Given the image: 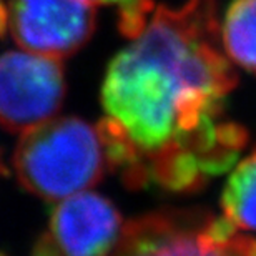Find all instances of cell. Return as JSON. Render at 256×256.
<instances>
[{
    "label": "cell",
    "mask_w": 256,
    "mask_h": 256,
    "mask_svg": "<svg viewBox=\"0 0 256 256\" xmlns=\"http://www.w3.org/2000/svg\"><path fill=\"white\" fill-rule=\"evenodd\" d=\"M238 84L218 45L216 0L158 5L135 42L115 55L102 105L145 152L182 142L220 116Z\"/></svg>",
    "instance_id": "1"
},
{
    "label": "cell",
    "mask_w": 256,
    "mask_h": 256,
    "mask_svg": "<svg viewBox=\"0 0 256 256\" xmlns=\"http://www.w3.org/2000/svg\"><path fill=\"white\" fill-rule=\"evenodd\" d=\"M12 163L24 190L47 202L95 186L108 168L96 126L78 116L52 118L25 132Z\"/></svg>",
    "instance_id": "2"
},
{
    "label": "cell",
    "mask_w": 256,
    "mask_h": 256,
    "mask_svg": "<svg viewBox=\"0 0 256 256\" xmlns=\"http://www.w3.org/2000/svg\"><path fill=\"white\" fill-rule=\"evenodd\" d=\"M112 256H256V238L240 234L224 214L160 210L125 223Z\"/></svg>",
    "instance_id": "3"
},
{
    "label": "cell",
    "mask_w": 256,
    "mask_h": 256,
    "mask_svg": "<svg viewBox=\"0 0 256 256\" xmlns=\"http://www.w3.org/2000/svg\"><path fill=\"white\" fill-rule=\"evenodd\" d=\"M64 66L32 52L0 55V126L25 133L52 120L65 98Z\"/></svg>",
    "instance_id": "4"
},
{
    "label": "cell",
    "mask_w": 256,
    "mask_h": 256,
    "mask_svg": "<svg viewBox=\"0 0 256 256\" xmlns=\"http://www.w3.org/2000/svg\"><path fill=\"white\" fill-rule=\"evenodd\" d=\"M8 32L22 48L52 58L76 54L92 38L96 14L90 0H8Z\"/></svg>",
    "instance_id": "5"
},
{
    "label": "cell",
    "mask_w": 256,
    "mask_h": 256,
    "mask_svg": "<svg viewBox=\"0 0 256 256\" xmlns=\"http://www.w3.org/2000/svg\"><path fill=\"white\" fill-rule=\"evenodd\" d=\"M124 228L108 198L86 192L72 194L52 210L48 236L62 256H112Z\"/></svg>",
    "instance_id": "6"
},
{
    "label": "cell",
    "mask_w": 256,
    "mask_h": 256,
    "mask_svg": "<svg viewBox=\"0 0 256 256\" xmlns=\"http://www.w3.org/2000/svg\"><path fill=\"white\" fill-rule=\"evenodd\" d=\"M152 185L170 193H193L206 185L196 155L178 142H168L158 150L146 152Z\"/></svg>",
    "instance_id": "7"
},
{
    "label": "cell",
    "mask_w": 256,
    "mask_h": 256,
    "mask_svg": "<svg viewBox=\"0 0 256 256\" xmlns=\"http://www.w3.org/2000/svg\"><path fill=\"white\" fill-rule=\"evenodd\" d=\"M222 40L228 57L256 75V0H232L224 14Z\"/></svg>",
    "instance_id": "8"
},
{
    "label": "cell",
    "mask_w": 256,
    "mask_h": 256,
    "mask_svg": "<svg viewBox=\"0 0 256 256\" xmlns=\"http://www.w3.org/2000/svg\"><path fill=\"white\" fill-rule=\"evenodd\" d=\"M222 210L236 228L256 232V148L230 175L222 194Z\"/></svg>",
    "instance_id": "9"
},
{
    "label": "cell",
    "mask_w": 256,
    "mask_h": 256,
    "mask_svg": "<svg viewBox=\"0 0 256 256\" xmlns=\"http://www.w3.org/2000/svg\"><path fill=\"white\" fill-rule=\"evenodd\" d=\"M156 5L153 0H126L118 5V30L126 38H138L150 24Z\"/></svg>",
    "instance_id": "10"
},
{
    "label": "cell",
    "mask_w": 256,
    "mask_h": 256,
    "mask_svg": "<svg viewBox=\"0 0 256 256\" xmlns=\"http://www.w3.org/2000/svg\"><path fill=\"white\" fill-rule=\"evenodd\" d=\"M30 256H62V254L58 253L57 246L54 244V242L50 240L48 233H47L38 238V242L34 246V252Z\"/></svg>",
    "instance_id": "11"
},
{
    "label": "cell",
    "mask_w": 256,
    "mask_h": 256,
    "mask_svg": "<svg viewBox=\"0 0 256 256\" xmlns=\"http://www.w3.org/2000/svg\"><path fill=\"white\" fill-rule=\"evenodd\" d=\"M8 32V7L0 0V37Z\"/></svg>",
    "instance_id": "12"
},
{
    "label": "cell",
    "mask_w": 256,
    "mask_h": 256,
    "mask_svg": "<svg viewBox=\"0 0 256 256\" xmlns=\"http://www.w3.org/2000/svg\"><path fill=\"white\" fill-rule=\"evenodd\" d=\"M94 5H120L126 0H90Z\"/></svg>",
    "instance_id": "13"
},
{
    "label": "cell",
    "mask_w": 256,
    "mask_h": 256,
    "mask_svg": "<svg viewBox=\"0 0 256 256\" xmlns=\"http://www.w3.org/2000/svg\"><path fill=\"white\" fill-rule=\"evenodd\" d=\"M0 256H4V254H2V253H0Z\"/></svg>",
    "instance_id": "14"
}]
</instances>
